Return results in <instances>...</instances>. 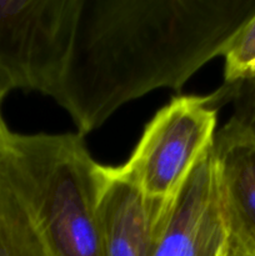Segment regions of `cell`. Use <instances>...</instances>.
<instances>
[{
    "instance_id": "4",
    "label": "cell",
    "mask_w": 255,
    "mask_h": 256,
    "mask_svg": "<svg viewBox=\"0 0 255 256\" xmlns=\"http://www.w3.org/2000/svg\"><path fill=\"white\" fill-rule=\"evenodd\" d=\"M216 115L205 96L172 98L145 126L119 172L148 199L168 204L214 142Z\"/></svg>"
},
{
    "instance_id": "12",
    "label": "cell",
    "mask_w": 255,
    "mask_h": 256,
    "mask_svg": "<svg viewBox=\"0 0 255 256\" xmlns=\"http://www.w3.org/2000/svg\"><path fill=\"white\" fill-rule=\"evenodd\" d=\"M226 256H254V255L246 254V252H242V250L236 249V248H234V246H230V245L228 244Z\"/></svg>"
},
{
    "instance_id": "7",
    "label": "cell",
    "mask_w": 255,
    "mask_h": 256,
    "mask_svg": "<svg viewBox=\"0 0 255 256\" xmlns=\"http://www.w3.org/2000/svg\"><path fill=\"white\" fill-rule=\"evenodd\" d=\"M212 150L228 244L255 256V139L225 124Z\"/></svg>"
},
{
    "instance_id": "10",
    "label": "cell",
    "mask_w": 255,
    "mask_h": 256,
    "mask_svg": "<svg viewBox=\"0 0 255 256\" xmlns=\"http://www.w3.org/2000/svg\"><path fill=\"white\" fill-rule=\"evenodd\" d=\"M222 56L225 84L255 78V12L232 36Z\"/></svg>"
},
{
    "instance_id": "8",
    "label": "cell",
    "mask_w": 255,
    "mask_h": 256,
    "mask_svg": "<svg viewBox=\"0 0 255 256\" xmlns=\"http://www.w3.org/2000/svg\"><path fill=\"white\" fill-rule=\"evenodd\" d=\"M0 256H52L0 156Z\"/></svg>"
},
{
    "instance_id": "2",
    "label": "cell",
    "mask_w": 255,
    "mask_h": 256,
    "mask_svg": "<svg viewBox=\"0 0 255 256\" xmlns=\"http://www.w3.org/2000/svg\"><path fill=\"white\" fill-rule=\"evenodd\" d=\"M52 256H105L99 170L79 132L15 134L0 152Z\"/></svg>"
},
{
    "instance_id": "6",
    "label": "cell",
    "mask_w": 255,
    "mask_h": 256,
    "mask_svg": "<svg viewBox=\"0 0 255 256\" xmlns=\"http://www.w3.org/2000/svg\"><path fill=\"white\" fill-rule=\"evenodd\" d=\"M169 202L148 199L119 168L100 165L98 210L105 256H152Z\"/></svg>"
},
{
    "instance_id": "11",
    "label": "cell",
    "mask_w": 255,
    "mask_h": 256,
    "mask_svg": "<svg viewBox=\"0 0 255 256\" xmlns=\"http://www.w3.org/2000/svg\"><path fill=\"white\" fill-rule=\"evenodd\" d=\"M2 100H0V152H2L5 146H6L8 142H9L10 136H12V132L8 129L6 124H5V120L2 118Z\"/></svg>"
},
{
    "instance_id": "3",
    "label": "cell",
    "mask_w": 255,
    "mask_h": 256,
    "mask_svg": "<svg viewBox=\"0 0 255 256\" xmlns=\"http://www.w3.org/2000/svg\"><path fill=\"white\" fill-rule=\"evenodd\" d=\"M80 0H0V100L14 90L55 99Z\"/></svg>"
},
{
    "instance_id": "1",
    "label": "cell",
    "mask_w": 255,
    "mask_h": 256,
    "mask_svg": "<svg viewBox=\"0 0 255 256\" xmlns=\"http://www.w3.org/2000/svg\"><path fill=\"white\" fill-rule=\"evenodd\" d=\"M254 12L255 0H80L54 100L85 136L132 100L180 92Z\"/></svg>"
},
{
    "instance_id": "5",
    "label": "cell",
    "mask_w": 255,
    "mask_h": 256,
    "mask_svg": "<svg viewBox=\"0 0 255 256\" xmlns=\"http://www.w3.org/2000/svg\"><path fill=\"white\" fill-rule=\"evenodd\" d=\"M212 145L170 200L152 256H226Z\"/></svg>"
},
{
    "instance_id": "9",
    "label": "cell",
    "mask_w": 255,
    "mask_h": 256,
    "mask_svg": "<svg viewBox=\"0 0 255 256\" xmlns=\"http://www.w3.org/2000/svg\"><path fill=\"white\" fill-rule=\"evenodd\" d=\"M205 99L218 112L224 105H232V114L226 124L255 139V78L232 84L222 82Z\"/></svg>"
}]
</instances>
